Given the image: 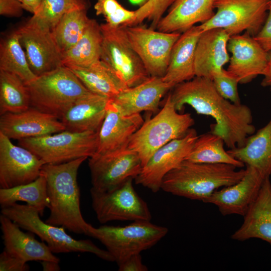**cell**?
Wrapping results in <instances>:
<instances>
[{"instance_id": "cell-1", "label": "cell", "mask_w": 271, "mask_h": 271, "mask_svg": "<svg viewBox=\"0 0 271 271\" xmlns=\"http://www.w3.org/2000/svg\"><path fill=\"white\" fill-rule=\"evenodd\" d=\"M171 100L178 111L185 105L191 106L198 114L212 117L211 132L221 137L230 149L243 146L247 138L255 131L249 107L235 104L217 92L212 79L195 76L176 85Z\"/></svg>"}, {"instance_id": "cell-2", "label": "cell", "mask_w": 271, "mask_h": 271, "mask_svg": "<svg viewBox=\"0 0 271 271\" xmlns=\"http://www.w3.org/2000/svg\"><path fill=\"white\" fill-rule=\"evenodd\" d=\"M87 157L58 164H45L41 174L45 178L50 215L46 222L61 226L76 234L89 236L92 226L80 210L78 170Z\"/></svg>"}, {"instance_id": "cell-3", "label": "cell", "mask_w": 271, "mask_h": 271, "mask_svg": "<svg viewBox=\"0 0 271 271\" xmlns=\"http://www.w3.org/2000/svg\"><path fill=\"white\" fill-rule=\"evenodd\" d=\"M226 164L183 161L163 178L161 189L174 195L204 201L219 188L232 185L243 176L245 169Z\"/></svg>"}, {"instance_id": "cell-4", "label": "cell", "mask_w": 271, "mask_h": 271, "mask_svg": "<svg viewBox=\"0 0 271 271\" xmlns=\"http://www.w3.org/2000/svg\"><path fill=\"white\" fill-rule=\"evenodd\" d=\"M31 107L59 119L76 102L92 93L70 68L61 66L26 84Z\"/></svg>"}, {"instance_id": "cell-5", "label": "cell", "mask_w": 271, "mask_h": 271, "mask_svg": "<svg viewBox=\"0 0 271 271\" xmlns=\"http://www.w3.org/2000/svg\"><path fill=\"white\" fill-rule=\"evenodd\" d=\"M194 123L190 113L176 110L169 94L163 108L133 134L128 148L137 153L143 167L157 150L184 136Z\"/></svg>"}, {"instance_id": "cell-6", "label": "cell", "mask_w": 271, "mask_h": 271, "mask_svg": "<svg viewBox=\"0 0 271 271\" xmlns=\"http://www.w3.org/2000/svg\"><path fill=\"white\" fill-rule=\"evenodd\" d=\"M1 213L21 228L38 235L53 253L89 252L104 260L114 261L107 250L98 247L91 240L75 239L66 233L64 227L42 221L38 210L31 206L16 203L2 208Z\"/></svg>"}, {"instance_id": "cell-7", "label": "cell", "mask_w": 271, "mask_h": 271, "mask_svg": "<svg viewBox=\"0 0 271 271\" xmlns=\"http://www.w3.org/2000/svg\"><path fill=\"white\" fill-rule=\"evenodd\" d=\"M168 232L167 227L148 220H137L124 226H92L89 236L98 239L117 264L129 256L148 249Z\"/></svg>"}, {"instance_id": "cell-8", "label": "cell", "mask_w": 271, "mask_h": 271, "mask_svg": "<svg viewBox=\"0 0 271 271\" xmlns=\"http://www.w3.org/2000/svg\"><path fill=\"white\" fill-rule=\"evenodd\" d=\"M98 132L65 130L20 140L18 143L32 152L45 164H58L94 155L97 149Z\"/></svg>"}, {"instance_id": "cell-9", "label": "cell", "mask_w": 271, "mask_h": 271, "mask_svg": "<svg viewBox=\"0 0 271 271\" xmlns=\"http://www.w3.org/2000/svg\"><path fill=\"white\" fill-rule=\"evenodd\" d=\"M269 0H216L213 16L199 25L202 31L219 28L230 36L245 31L254 37L266 20Z\"/></svg>"}, {"instance_id": "cell-10", "label": "cell", "mask_w": 271, "mask_h": 271, "mask_svg": "<svg viewBox=\"0 0 271 271\" xmlns=\"http://www.w3.org/2000/svg\"><path fill=\"white\" fill-rule=\"evenodd\" d=\"M100 26L103 38L100 60L112 68L128 87L148 79L150 76L132 47L125 27H112L106 23Z\"/></svg>"}, {"instance_id": "cell-11", "label": "cell", "mask_w": 271, "mask_h": 271, "mask_svg": "<svg viewBox=\"0 0 271 271\" xmlns=\"http://www.w3.org/2000/svg\"><path fill=\"white\" fill-rule=\"evenodd\" d=\"M132 180L129 179L108 192L90 189L92 207L100 223L116 220L151 221L148 205L134 190Z\"/></svg>"}, {"instance_id": "cell-12", "label": "cell", "mask_w": 271, "mask_h": 271, "mask_svg": "<svg viewBox=\"0 0 271 271\" xmlns=\"http://www.w3.org/2000/svg\"><path fill=\"white\" fill-rule=\"evenodd\" d=\"M91 189L108 192L129 179H134L142 168L141 160L135 151L128 148L105 154L95 153L89 158Z\"/></svg>"}, {"instance_id": "cell-13", "label": "cell", "mask_w": 271, "mask_h": 271, "mask_svg": "<svg viewBox=\"0 0 271 271\" xmlns=\"http://www.w3.org/2000/svg\"><path fill=\"white\" fill-rule=\"evenodd\" d=\"M128 39L150 76L166 74L172 48L181 34L167 33L144 26L125 27Z\"/></svg>"}, {"instance_id": "cell-14", "label": "cell", "mask_w": 271, "mask_h": 271, "mask_svg": "<svg viewBox=\"0 0 271 271\" xmlns=\"http://www.w3.org/2000/svg\"><path fill=\"white\" fill-rule=\"evenodd\" d=\"M198 136L196 130L191 128L183 137L157 150L142 167L134 179L136 183L154 193L158 192L164 177L185 160Z\"/></svg>"}, {"instance_id": "cell-15", "label": "cell", "mask_w": 271, "mask_h": 271, "mask_svg": "<svg viewBox=\"0 0 271 271\" xmlns=\"http://www.w3.org/2000/svg\"><path fill=\"white\" fill-rule=\"evenodd\" d=\"M45 163L29 149L14 145L0 132V187L29 183L40 175Z\"/></svg>"}, {"instance_id": "cell-16", "label": "cell", "mask_w": 271, "mask_h": 271, "mask_svg": "<svg viewBox=\"0 0 271 271\" xmlns=\"http://www.w3.org/2000/svg\"><path fill=\"white\" fill-rule=\"evenodd\" d=\"M17 31L30 67L36 76L63 66L62 53L51 30L28 21Z\"/></svg>"}, {"instance_id": "cell-17", "label": "cell", "mask_w": 271, "mask_h": 271, "mask_svg": "<svg viewBox=\"0 0 271 271\" xmlns=\"http://www.w3.org/2000/svg\"><path fill=\"white\" fill-rule=\"evenodd\" d=\"M265 178L255 168L246 166L238 182L215 191L204 202L216 206L224 216H244L256 198Z\"/></svg>"}, {"instance_id": "cell-18", "label": "cell", "mask_w": 271, "mask_h": 271, "mask_svg": "<svg viewBox=\"0 0 271 271\" xmlns=\"http://www.w3.org/2000/svg\"><path fill=\"white\" fill-rule=\"evenodd\" d=\"M228 50L231 53L227 71L236 77L239 83H249L266 67L269 53H267L247 32L230 36Z\"/></svg>"}, {"instance_id": "cell-19", "label": "cell", "mask_w": 271, "mask_h": 271, "mask_svg": "<svg viewBox=\"0 0 271 271\" xmlns=\"http://www.w3.org/2000/svg\"><path fill=\"white\" fill-rule=\"evenodd\" d=\"M65 130L58 118L32 107L20 112L6 113L0 117V132L10 139L19 141Z\"/></svg>"}, {"instance_id": "cell-20", "label": "cell", "mask_w": 271, "mask_h": 271, "mask_svg": "<svg viewBox=\"0 0 271 271\" xmlns=\"http://www.w3.org/2000/svg\"><path fill=\"white\" fill-rule=\"evenodd\" d=\"M144 121L140 113L122 114L109 99L105 118L98 132L95 153L105 154L127 149L131 137Z\"/></svg>"}, {"instance_id": "cell-21", "label": "cell", "mask_w": 271, "mask_h": 271, "mask_svg": "<svg viewBox=\"0 0 271 271\" xmlns=\"http://www.w3.org/2000/svg\"><path fill=\"white\" fill-rule=\"evenodd\" d=\"M174 86L162 77L150 76L141 84L128 87L114 98L112 102L123 115L140 113L146 111L157 113L160 101Z\"/></svg>"}, {"instance_id": "cell-22", "label": "cell", "mask_w": 271, "mask_h": 271, "mask_svg": "<svg viewBox=\"0 0 271 271\" xmlns=\"http://www.w3.org/2000/svg\"><path fill=\"white\" fill-rule=\"evenodd\" d=\"M230 36L223 29H210L201 33L195 51V76L212 79L229 62L227 44Z\"/></svg>"}, {"instance_id": "cell-23", "label": "cell", "mask_w": 271, "mask_h": 271, "mask_svg": "<svg viewBox=\"0 0 271 271\" xmlns=\"http://www.w3.org/2000/svg\"><path fill=\"white\" fill-rule=\"evenodd\" d=\"M241 226L232 234L233 239L243 241L258 238L271 245V183L264 179L257 196L243 216Z\"/></svg>"}, {"instance_id": "cell-24", "label": "cell", "mask_w": 271, "mask_h": 271, "mask_svg": "<svg viewBox=\"0 0 271 271\" xmlns=\"http://www.w3.org/2000/svg\"><path fill=\"white\" fill-rule=\"evenodd\" d=\"M0 223L4 250L26 262L45 260L59 262V258L43 241H39L30 233L22 231L16 223L2 214Z\"/></svg>"}, {"instance_id": "cell-25", "label": "cell", "mask_w": 271, "mask_h": 271, "mask_svg": "<svg viewBox=\"0 0 271 271\" xmlns=\"http://www.w3.org/2000/svg\"><path fill=\"white\" fill-rule=\"evenodd\" d=\"M216 0H176L158 24V31L184 33L198 23L203 24L214 15Z\"/></svg>"}, {"instance_id": "cell-26", "label": "cell", "mask_w": 271, "mask_h": 271, "mask_svg": "<svg viewBox=\"0 0 271 271\" xmlns=\"http://www.w3.org/2000/svg\"><path fill=\"white\" fill-rule=\"evenodd\" d=\"M202 31L199 25L181 34L172 48L163 80L174 87L195 77V56L197 44Z\"/></svg>"}, {"instance_id": "cell-27", "label": "cell", "mask_w": 271, "mask_h": 271, "mask_svg": "<svg viewBox=\"0 0 271 271\" xmlns=\"http://www.w3.org/2000/svg\"><path fill=\"white\" fill-rule=\"evenodd\" d=\"M109 99L91 93L76 102L60 120L67 130L97 132L105 118Z\"/></svg>"}, {"instance_id": "cell-28", "label": "cell", "mask_w": 271, "mask_h": 271, "mask_svg": "<svg viewBox=\"0 0 271 271\" xmlns=\"http://www.w3.org/2000/svg\"><path fill=\"white\" fill-rule=\"evenodd\" d=\"M68 68L90 92L109 99L128 88L117 73L101 60L87 66Z\"/></svg>"}, {"instance_id": "cell-29", "label": "cell", "mask_w": 271, "mask_h": 271, "mask_svg": "<svg viewBox=\"0 0 271 271\" xmlns=\"http://www.w3.org/2000/svg\"><path fill=\"white\" fill-rule=\"evenodd\" d=\"M246 166L257 170L265 178L271 175V118L255 134L249 136L240 148L227 151Z\"/></svg>"}, {"instance_id": "cell-30", "label": "cell", "mask_w": 271, "mask_h": 271, "mask_svg": "<svg viewBox=\"0 0 271 271\" xmlns=\"http://www.w3.org/2000/svg\"><path fill=\"white\" fill-rule=\"evenodd\" d=\"M102 40L100 25L91 19L79 41L62 54L63 65L85 67L100 60Z\"/></svg>"}, {"instance_id": "cell-31", "label": "cell", "mask_w": 271, "mask_h": 271, "mask_svg": "<svg viewBox=\"0 0 271 271\" xmlns=\"http://www.w3.org/2000/svg\"><path fill=\"white\" fill-rule=\"evenodd\" d=\"M224 144L221 137L211 132L204 133L198 136L185 160L200 163L226 164L237 168L244 167L243 163L225 150Z\"/></svg>"}, {"instance_id": "cell-32", "label": "cell", "mask_w": 271, "mask_h": 271, "mask_svg": "<svg viewBox=\"0 0 271 271\" xmlns=\"http://www.w3.org/2000/svg\"><path fill=\"white\" fill-rule=\"evenodd\" d=\"M18 201L26 202L35 208L40 216H43L45 208L49 205L45 177L41 174L37 179L29 183L0 189L1 208L12 205Z\"/></svg>"}, {"instance_id": "cell-33", "label": "cell", "mask_w": 271, "mask_h": 271, "mask_svg": "<svg viewBox=\"0 0 271 271\" xmlns=\"http://www.w3.org/2000/svg\"><path fill=\"white\" fill-rule=\"evenodd\" d=\"M0 70L16 75L26 84L37 77L30 67L17 30L1 42Z\"/></svg>"}, {"instance_id": "cell-34", "label": "cell", "mask_w": 271, "mask_h": 271, "mask_svg": "<svg viewBox=\"0 0 271 271\" xmlns=\"http://www.w3.org/2000/svg\"><path fill=\"white\" fill-rule=\"evenodd\" d=\"M30 107L26 84L16 75L0 70V115L20 112Z\"/></svg>"}, {"instance_id": "cell-35", "label": "cell", "mask_w": 271, "mask_h": 271, "mask_svg": "<svg viewBox=\"0 0 271 271\" xmlns=\"http://www.w3.org/2000/svg\"><path fill=\"white\" fill-rule=\"evenodd\" d=\"M87 10H76L64 14L51 31L62 54L73 47L83 36L91 19Z\"/></svg>"}, {"instance_id": "cell-36", "label": "cell", "mask_w": 271, "mask_h": 271, "mask_svg": "<svg viewBox=\"0 0 271 271\" xmlns=\"http://www.w3.org/2000/svg\"><path fill=\"white\" fill-rule=\"evenodd\" d=\"M88 0H42L28 21L52 31L66 13L76 10H88Z\"/></svg>"}, {"instance_id": "cell-37", "label": "cell", "mask_w": 271, "mask_h": 271, "mask_svg": "<svg viewBox=\"0 0 271 271\" xmlns=\"http://www.w3.org/2000/svg\"><path fill=\"white\" fill-rule=\"evenodd\" d=\"M94 9L96 15L102 16L112 27L132 26L136 19V11L125 9L117 0H96Z\"/></svg>"}, {"instance_id": "cell-38", "label": "cell", "mask_w": 271, "mask_h": 271, "mask_svg": "<svg viewBox=\"0 0 271 271\" xmlns=\"http://www.w3.org/2000/svg\"><path fill=\"white\" fill-rule=\"evenodd\" d=\"M176 0H148L136 11V19L132 26L146 20L151 22L150 28L157 29L158 23L167 10Z\"/></svg>"}, {"instance_id": "cell-39", "label": "cell", "mask_w": 271, "mask_h": 271, "mask_svg": "<svg viewBox=\"0 0 271 271\" xmlns=\"http://www.w3.org/2000/svg\"><path fill=\"white\" fill-rule=\"evenodd\" d=\"M215 88L225 99L235 104H240L237 85L238 79L223 69L215 73L212 79Z\"/></svg>"}, {"instance_id": "cell-40", "label": "cell", "mask_w": 271, "mask_h": 271, "mask_svg": "<svg viewBox=\"0 0 271 271\" xmlns=\"http://www.w3.org/2000/svg\"><path fill=\"white\" fill-rule=\"evenodd\" d=\"M30 267L27 262L12 255L5 250L0 254L1 271H27Z\"/></svg>"}, {"instance_id": "cell-41", "label": "cell", "mask_w": 271, "mask_h": 271, "mask_svg": "<svg viewBox=\"0 0 271 271\" xmlns=\"http://www.w3.org/2000/svg\"><path fill=\"white\" fill-rule=\"evenodd\" d=\"M253 37L267 53H271V4L264 25Z\"/></svg>"}, {"instance_id": "cell-42", "label": "cell", "mask_w": 271, "mask_h": 271, "mask_svg": "<svg viewBox=\"0 0 271 271\" xmlns=\"http://www.w3.org/2000/svg\"><path fill=\"white\" fill-rule=\"evenodd\" d=\"M119 271H147L140 253L133 254L117 264Z\"/></svg>"}, {"instance_id": "cell-43", "label": "cell", "mask_w": 271, "mask_h": 271, "mask_svg": "<svg viewBox=\"0 0 271 271\" xmlns=\"http://www.w3.org/2000/svg\"><path fill=\"white\" fill-rule=\"evenodd\" d=\"M23 4L19 0H0V15L19 17L23 15Z\"/></svg>"}, {"instance_id": "cell-44", "label": "cell", "mask_w": 271, "mask_h": 271, "mask_svg": "<svg viewBox=\"0 0 271 271\" xmlns=\"http://www.w3.org/2000/svg\"><path fill=\"white\" fill-rule=\"evenodd\" d=\"M263 78L261 85L264 87H268L271 90V53H269L266 67L262 74Z\"/></svg>"}, {"instance_id": "cell-45", "label": "cell", "mask_w": 271, "mask_h": 271, "mask_svg": "<svg viewBox=\"0 0 271 271\" xmlns=\"http://www.w3.org/2000/svg\"><path fill=\"white\" fill-rule=\"evenodd\" d=\"M42 0H24L23 7L26 10L34 14L40 7Z\"/></svg>"}, {"instance_id": "cell-46", "label": "cell", "mask_w": 271, "mask_h": 271, "mask_svg": "<svg viewBox=\"0 0 271 271\" xmlns=\"http://www.w3.org/2000/svg\"><path fill=\"white\" fill-rule=\"evenodd\" d=\"M59 262L54 261L45 260L42 261L43 270L44 271H58L60 267L59 265Z\"/></svg>"}, {"instance_id": "cell-47", "label": "cell", "mask_w": 271, "mask_h": 271, "mask_svg": "<svg viewBox=\"0 0 271 271\" xmlns=\"http://www.w3.org/2000/svg\"><path fill=\"white\" fill-rule=\"evenodd\" d=\"M19 1H20V2H21L22 3H23V2H24V0H19Z\"/></svg>"}, {"instance_id": "cell-48", "label": "cell", "mask_w": 271, "mask_h": 271, "mask_svg": "<svg viewBox=\"0 0 271 271\" xmlns=\"http://www.w3.org/2000/svg\"><path fill=\"white\" fill-rule=\"evenodd\" d=\"M269 1H270V4H271V0H269Z\"/></svg>"}]
</instances>
